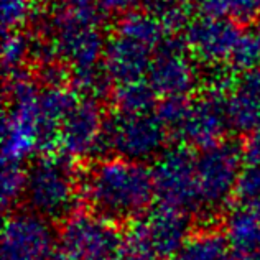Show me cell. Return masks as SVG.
Listing matches in <instances>:
<instances>
[{
	"label": "cell",
	"mask_w": 260,
	"mask_h": 260,
	"mask_svg": "<svg viewBox=\"0 0 260 260\" xmlns=\"http://www.w3.org/2000/svg\"><path fill=\"white\" fill-rule=\"evenodd\" d=\"M81 196L92 213L114 224H130L153 204L152 170L120 156L99 158L81 178Z\"/></svg>",
	"instance_id": "cell-1"
},
{
	"label": "cell",
	"mask_w": 260,
	"mask_h": 260,
	"mask_svg": "<svg viewBox=\"0 0 260 260\" xmlns=\"http://www.w3.org/2000/svg\"><path fill=\"white\" fill-rule=\"evenodd\" d=\"M45 38L71 73L99 68L104 63L107 38L102 33L101 10L86 5L59 7L46 20Z\"/></svg>",
	"instance_id": "cell-2"
},
{
	"label": "cell",
	"mask_w": 260,
	"mask_h": 260,
	"mask_svg": "<svg viewBox=\"0 0 260 260\" xmlns=\"http://www.w3.org/2000/svg\"><path fill=\"white\" fill-rule=\"evenodd\" d=\"M40 92L25 71L7 76V109L2 127V161L22 165L42 150Z\"/></svg>",
	"instance_id": "cell-3"
},
{
	"label": "cell",
	"mask_w": 260,
	"mask_h": 260,
	"mask_svg": "<svg viewBox=\"0 0 260 260\" xmlns=\"http://www.w3.org/2000/svg\"><path fill=\"white\" fill-rule=\"evenodd\" d=\"M79 196V175L63 155L43 153L26 168V208L48 221L63 222L76 213Z\"/></svg>",
	"instance_id": "cell-4"
},
{
	"label": "cell",
	"mask_w": 260,
	"mask_h": 260,
	"mask_svg": "<svg viewBox=\"0 0 260 260\" xmlns=\"http://www.w3.org/2000/svg\"><path fill=\"white\" fill-rule=\"evenodd\" d=\"M191 232L188 213L158 203L127 224L122 260H175Z\"/></svg>",
	"instance_id": "cell-5"
},
{
	"label": "cell",
	"mask_w": 260,
	"mask_h": 260,
	"mask_svg": "<svg viewBox=\"0 0 260 260\" xmlns=\"http://www.w3.org/2000/svg\"><path fill=\"white\" fill-rule=\"evenodd\" d=\"M244 167V145L237 140L225 139L196 155L200 213L208 221L221 216L237 196Z\"/></svg>",
	"instance_id": "cell-6"
},
{
	"label": "cell",
	"mask_w": 260,
	"mask_h": 260,
	"mask_svg": "<svg viewBox=\"0 0 260 260\" xmlns=\"http://www.w3.org/2000/svg\"><path fill=\"white\" fill-rule=\"evenodd\" d=\"M124 234L117 224L78 209L58 231V252L68 260H122Z\"/></svg>",
	"instance_id": "cell-7"
},
{
	"label": "cell",
	"mask_w": 260,
	"mask_h": 260,
	"mask_svg": "<svg viewBox=\"0 0 260 260\" xmlns=\"http://www.w3.org/2000/svg\"><path fill=\"white\" fill-rule=\"evenodd\" d=\"M155 198L160 204L183 213H200L196 155L184 145L167 147L152 163Z\"/></svg>",
	"instance_id": "cell-8"
},
{
	"label": "cell",
	"mask_w": 260,
	"mask_h": 260,
	"mask_svg": "<svg viewBox=\"0 0 260 260\" xmlns=\"http://www.w3.org/2000/svg\"><path fill=\"white\" fill-rule=\"evenodd\" d=\"M168 135V130L155 112L143 115L115 112V115L107 119L106 147L120 158L153 163L167 148Z\"/></svg>",
	"instance_id": "cell-9"
},
{
	"label": "cell",
	"mask_w": 260,
	"mask_h": 260,
	"mask_svg": "<svg viewBox=\"0 0 260 260\" xmlns=\"http://www.w3.org/2000/svg\"><path fill=\"white\" fill-rule=\"evenodd\" d=\"M58 250V232L51 221L31 209H15L5 217L2 260H53Z\"/></svg>",
	"instance_id": "cell-10"
},
{
	"label": "cell",
	"mask_w": 260,
	"mask_h": 260,
	"mask_svg": "<svg viewBox=\"0 0 260 260\" xmlns=\"http://www.w3.org/2000/svg\"><path fill=\"white\" fill-rule=\"evenodd\" d=\"M107 119L99 101L79 99L58 134V150L68 160H84L106 147Z\"/></svg>",
	"instance_id": "cell-11"
},
{
	"label": "cell",
	"mask_w": 260,
	"mask_h": 260,
	"mask_svg": "<svg viewBox=\"0 0 260 260\" xmlns=\"http://www.w3.org/2000/svg\"><path fill=\"white\" fill-rule=\"evenodd\" d=\"M147 81L155 92L163 98L189 99L200 81L198 64L184 43L168 38L158 50L150 64Z\"/></svg>",
	"instance_id": "cell-12"
},
{
	"label": "cell",
	"mask_w": 260,
	"mask_h": 260,
	"mask_svg": "<svg viewBox=\"0 0 260 260\" xmlns=\"http://www.w3.org/2000/svg\"><path fill=\"white\" fill-rule=\"evenodd\" d=\"M231 130L225 112V98L204 92L200 99H189L188 111L173 137L180 145L203 152L225 140Z\"/></svg>",
	"instance_id": "cell-13"
},
{
	"label": "cell",
	"mask_w": 260,
	"mask_h": 260,
	"mask_svg": "<svg viewBox=\"0 0 260 260\" xmlns=\"http://www.w3.org/2000/svg\"><path fill=\"white\" fill-rule=\"evenodd\" d=\"M242 33L241 25L231 18L198 17L184 28V45L194 59L221 64L229 61Z\"/></svg>",
	"instance_id": "cell-14"
},
{
	"label": "cell",
	"mask_w": 260,
	"mask_h": 260,
	"mask_svg": "<svg viewBox=\"0 0 260 260\" xmlns=\"http://www.w3.org/2000/svg\"><path fill=\"white\" fill-rule=\"evenodd\" d=\"M153 56L155 51L150 48L112 33V37L107 40L102 63L111 81L124 84L145 78Z\"/></svg>",
	"instance_id": "cell-15"
},
{
	"label": "cell",
	"mask_w": 260,
	"mask_h": 260,
	"mask_svg": "<svg viewBox=\"0 0 260 260\" xmlns=\"http://www.w3.org/2000/svg\"><path fill=\"white\" fill-rule=\"evenodd\" d=\"M231 128L241 134L260 132V71L241 74L225 98Z\"/></svg>",
	"instance_id": "cell-16"
},
{
	"label": "cell",
	"mask_w": 260,
	"mask_h": 260,
	"mask_svg": "<svg viewBox=\"0 0 260 260\" xmlns=\"http://www.w3.org/2000/svg\"><path fill=\"white\" fill-rule=\"evenodd\" d=\"M78 92L66 86L43 87L40 92V137L42 152L58 148V134L68 114L78 104Z\"/></svg>",
	"instance_id": "cell-17"
},
{
	"label": "cell",
	"mask_w": 260,
	"mask_h": 260,
	"mask_svg": "<svg viewBox=\"0 0 260 260\" xmlns=\"http://www.w3.org/2000/svg\"><path fill=\"white\" fill-rule=\"evenodd\" d=\"M222 231L232 252L254 254L260 250V208L237 201L224 214Z\"/></svg>",
	"instance_id": "cell-18"
},
{
	"label": "cell",
	"mask_w": 260,
	"mask_h": 260,
	"mask_svg": "<svg viewBox=\"0 0 260 260\" xmlns=\"http://www.w3.org/2000/svg\"><path fill=\"white\" fill-rule=\"evenodd\" d=\"M114 35L132 40L135 43L153 50L155 53L170 38L168 30L147 9L134 10L122 15L115 23Z\"/></svg>",
	"instance_id": "cell-19"
},
{
	"label": "cell",
	"mask_w": 260,
	"mask_h": 260,
	"mask_svg": "<svg viewBox=\"0 0 260 260\" xmlns=\"http://www.w3.org/2000/svg\"><path fill=\"white\" fill-rule=\"evenodd\" d=\"M229 249L222 229L204 225L200 231L191 232L175 260H228Z\"/></svg>",
	"instance_id": "cell-20"
},
{
	"label": "cell",
	"mask_w": 260,
	"mask_h": 260,
	"mask_svg": "<svg viewBox=\"0 0 260 260\" xmlns=\"http://www.w3.org/2000/svg\"><path fill=\"white\" fill-rule=\"evenodd\" d=\"M158 94L147 79L130 81L117 84L112 91V102L115 112L125 115L153 114L158 106Z\"/></svg>",
	"instance_id": "cell-21"
},
{
	"label": "cell",
	"mask_w": 260,
	"mask_h": 260,
	"mask_svg": "<svg viewBox=\"0 0 260 260\" xmlns=\"http://www.w3.org/2000/svg\"><path fill=\"white\" fill-rule=\"evenodd\" d=\"M229 64L237 74L260 71V37L254 30L241 35L229 58Z\"/></svg>",
	"instance_id": "cell-22"
},
{
	"label": "cell",
	"mask_w": 260,
	"mask_h": 260,
	"mask_svg": "<svg viewBox=\"0 0 260 260\" xmlns=\"http://www.w3.org/2000/svg\"><path fill=\"white\" fill-rule=\"evenodd\" d=\"M191 5H194L193 0H148L147 10L153 13L170 33L183 26L186 28Z\"/></svg>",
	"instance_id": "cell-23"
},
{
	"label": "cell",
	"mask_w": 260,
	"mask_h": 260,
	"mask_svg": "<svg viewBox=\"0 0 260 260\" xmlns=\"http://www.w3.org/2000/svg\"><path fill=\"white\" fill-rule=\"evenodd\" d=\"M33 38H28L20 31L5 33L4 48H2V61L5 76L25 71L26 59L31 58Z\"/></svg>",
	"instance_id": "cell-24"
},
{
	"label": "cell",
	"mask_w": 260,
	"mask_h": 260,
	"mask_svg": "<svg viewBox=\"0 0 260 260\" xmlns=\"http://www.w3.org/2000/svg\"><path fill=\"white\" fill-rule=\"evenodd\" d=\"M2 206L5 211H15L18 203L25 200L26 193V170L15 163H4L2 168Z\"/></svg>",
	"instance_id": "cell-25"
},
{
	"label": "cell",
	"mask_w": 260,
	"mask_h": 260,
	"mask_svg": "<svg viewBox=\"0 0 260 260\" xmlns=\"http://www.w3.org/2000/svg\"><path fill=\"white\" fill-rule=\"evenodd\" d=\"M2 26L5 33L18 31L28 22L33 13L31 0H0Z\"/></svg>",
	"instance_id": "cell-26"
},
{
	"label": "cell",
	"mask_w": 260,
	"mask_h": 260,
	"mask_svg": "<svg viewBox=\"0 0 260 260\" xmlns=\"http://www.w3.org/2000/svg\"><path fill=\"white\" fill-rule=\"evenodd\" d=\"M189 99L183 98H163L158 101V106L155 109V115L168 130L170 135L175 134V130L180 127L184 114L188 111Z\"/></svg>",
	"instance_id": "cell-27"
},
{
	"label": "cell",
	"mask_w": 260,
	"mask_h": 260,
	"mask_svg": "<svg viewBox=\"0 0 260 260\" xmlns=\"http://www.w3.org/2000/svg\"><path fill=\"white\" fill-rule=\"evenodd\" d=\"M225 17L236 23H255L260 17V0H224Z\"/></svg>",
	"instance_id": "cell-28"
},
{
	"label": "cell",
	"mask_w": 260,
	"mask_h": 260,
	"mask_svg": "<svg viewBox=\"0 0 260 260\" xmlns=\"http://www.w3.org/2000/svg\"><path fill=\"white\" fill-rule=\"evenodd\" d=\"M148 0H98L99 9L107 13H119V15H125L134 10H140L143 4Z\"/></svg>",
	"instance_id": "cell-29"
},
{
	"label": "cell",
	"mask_w": 260,
	"mask_h": 260,
	"mask_svg": "<svg viewBox=\"0 0 260 260\" xmlns=\"http://www.w3.org/2000/svg\"><path fill=\"white\" fill-rule=\"evenodd\" d=\"M59 7H70V5H86L89 0H54Z\"/></svg>",
	"instance_id": "cell-30"
},
{
	"label": "cell",
	"mask_w": 260,
	"mask_h": 260,
	"mask_svg": "<svg viewBox=\"0 0 260 260\" xmlns=\"http://www.w3.org/2000/svg\"><path fill=\"white\" fill-rule=\"evenodd\" d=\"M228 260H254L250 254H237V252H231Z\"/></svg>",
	"instance_id": "cell-31"
},
{
	"label": "cell",
	"mask_w": 260,
	"mask_h": 260,
	"mask_svg": "<svg viewBox=\"0 0 260 260\" xmlns=\"http://www.w3.org/2000/svg\"><path fill=\"white\" fill-rule=\"evenodd\" d=\"M252 30H254V31L257 33V35L260 37V17L257 18V22L254 23V28H252Z\"/></svg>",
	"instance_id": "cell-32"
},
{
	"label": "cell",
	"mask_w": 260,
	"mask_h": 260,
	"mask_svg": "<svg viewBox=\"0 0 260 260\" xmlns=\"http://www.w3.org/2000/svg\"><path fill=\"white\" fill-rule=\"evenodd\" d=\"M53 260H68V258H64V257H61V255H58V257H54Z\"/></svg>",
	"instance_id": "cell-33"
}]
</instances>
